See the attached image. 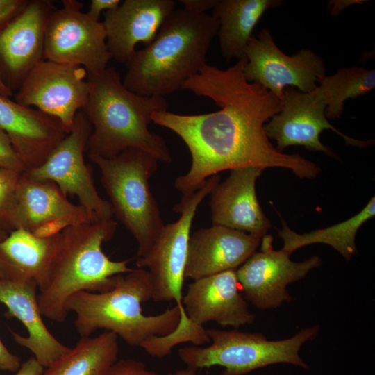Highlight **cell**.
I'll use <instances>...</instances> for the list:
<instances>
[{"label":"cell","mask_w":375,"mask_h":375,"mask_svg":"<svg viewBox=\"0 0 375 375\" xmlns=\"http://www.w3.org/2000/svg\"><path fill=\"white\" fill-rule=\"evenodd\" d=\"M281 0H217L212 15L217 19L222 54L228 60L244 58L252 32L264 13L281 5Z\"/></svg>","instance_id":"cb8c5ba5"},{"label":"cell","mask_w":375,"mask_h":375,"mask_svg":"<svg viewBox=\"0 0 375 375\" xmlns=\"http://www.w3.org/2000/svg\"><path fill=\"white\" fill-rule=\"evenodd\" d=\"M88 101L81 110L92 126L88 153L109 158L128 149H138L158 161L172 162L165 140L149 129L152 115L167 110L164 97L142 96L131 91L113 67L88 74Z\"/></svg>","instance_id":"7a4b0ae2"},{"label":"cell","mask_w":375,"mask_h":375,"mask_svg":"<svg viewBox=\"0 0 375 375\" xmlns=\"http://www.w3.org/2000/svg\"><path fill=\"white\" fill-rule=\"evenodd\" d=\"M24 0H0V26L18 13L26 4Z\"/></svg>","instance_id":"1f68e13d"},{"label":"cell","mask_w":375,"mask_h":375,"mask_svg":"<svg viewBox=\"0 0 375 375\" xmlns=\"http://www.w3.org/2000/svg\"><path fill=\"white\" fill-rule=\"evenodd\" d=\"M89 94L88 72L81 66L48 60L35 65L15 94V101L58 119L69 133L77 112L85 107Z\"/></svg>","instance_id":"7c38bea8"},{"label":"cell","mask_w":375,"mask_h":375,"mask_svg":"<svg viewBox=\"0 0 375 375\" xmlns=\"http://www.w3.org/2000/svg\"><path fill=\"white\" fill-rule=\"evenodd\" d=\"M94 222L82 206L71 203L54 183L35 181L23 173L12 203L0 220L10 231L23 228L33 233L56 222L69 226Z\"/></svg>","instance_id":"9a60e30c"},{"label":"cell","mask_w":375,"mask_h":375,"mask_svg":"<svg viewBox=\"0 0 375 375\" xmlns=\"http://www.w3.org/2000/svg\"><path fill=\"white\" fill-rule=\"evenodd\" d=\"M104 375H161L149 370L145 365L138 360L122 359L117 360Z\"/></svg>","instance_id":"f546056e"},{"label":"cell","mask_w":375,"mask_h":375,"mask_svg":"<svg viewBox=\"0 0 375 375\" xmlns=\"http://www.w3.org/2000/svg\"><path fill=\"white\" fill-rule=\"evenodd\" d=\"M374 215L375 198L372 197L358 213L325 228L299 234L292 231L282 220V228L278 231V235L283 241L282 249L290 255L304 246L322 243L331 246L347 260H349L357 253L356 235L358 229Z\"/></svg>","instance_id":"484cf974"},{"label":"cell","mask_w":375,"mask_h":375,"mask_svg":"<svg viewBox=\"0 0 375 375\" xmlns=\"http://www.w3.org/2000/svg\"><path fill=\"white\" fill-rule=\"evenodd\" d=\"M38 288L31 280L0 279V303L7 308V315L18 319L27 330V336L10 331L14 340L28 349L47 368L71 347L60 342L44 324L36 293Z\"/></svg>","instance_id":"44dd1931"},{"label":"cell","mask_w":375,"mask_h":375,"mask_svg":"<svg viewBox=\"0 0 375 375\" xmlns=\"http://www.w3.org/2000/svg\"><path fill=\"white\" fill-rule=\"evenodd\" d=\"M262 168L230 170L229 176L210 192L212 225L222 226L262 238L271 224L258 202L256 183Z\"/></svg>","instance_id":"ac0fdd59"},{"label":"cell","mask_w":375,"mask_h":375,"mask_svg":"<svg viewBox=\"0 0 375 375\" xmlns=\"http://www.w3.org/2000/svg\"><path fill=\"white\" fill-rule=\"evenodd\" d=\"M261 238L231 228L212 225L190 235L185 278L193 281L237 270L254 252Z\"/></svg>","instance_id":"d6986e66"},{"label":"cell","mask_w":375,"mask_h":375,"mask_svg":"<svg viewBox=\"0 0 375 375\" xmlns=\"http://www.w3.org/2000/svg\"><path fill=\"white\" fill-rule=\"evenodd\" d=\"M153 283L148 270L138 268L117 276L112 288L102 292L81 291L68 299V313L74 312L78 333L90 336L99 329L115 333L132 347L156 336H166L178 326L177 305L156 315H145L141 304L153 297Z\"/></svg>","instance_id":"277c9868"},{"label":"cell","mask_w":375,"mask_h":375,"mask_svg":"<svg viewBox=\"0 0 375 375\" xmlns=\"http://www.w3.org/2000/svg\"><path fill=\"white\" fill-rule=\"evenodd\" d=\"M44 369L39 362L32 356L21 364L15 375H42Z\"/></svg>","instance_id":"e575fe53"},{"label":"cell","mask_w":375,"mask_h":375,"mask_svg":"<svg viewBox=\"0 0 375 375\" xmlns=\"http://www.w3.org/2000/svg\"><path fill=\"white\" fill-rule=\"evenodd\" d=\"M0 128L8 136L25 171L42 165L68 134L58 119L1 94Z\"/></svg>","instance_id":"e0dca14e"},{"label":"cell","mask_w":375,"mask_h":375,"mask_svg":"<svg viewBox=\"0 0 375 375\" xmlns=\"http://www.w3.org/2000/svg\"><path fill=\"white\" fill-rule=\"evenodd\" d=\"M245 58L227 69L206 65L188 79L181 90L209 98L215 112L183 115L156 112L152 122L177 134L191 156L189 171L178 176L175 188L188 196L206 180L225 170L257 167H281L301 178L312 179L320 171L299 154L278 151L267 137L264 125L282 108L283 101L243 74Z\"/></svg>","instance_id":"6da1fadb"},{"label":"cell","mask_w":375,"mask_h":375,"mask_svg":"<svg viewBox=\"0 0 375 375\" xmlns=\"http://www.w3.org/2000/svg\"><path fill=\"white\" fill-rule=\"evenodd\" d=\"M236 270H228L193 281L183 296L188 319L203 326L215 322L222 326L239 328L256 318L240 292Z\"/></svg>","instance_id":"2e32d148"},{"label":"cell","mask_w":375,"mask_h":375,"mask_svg":"<svg viewBox=\"0 0 375 375\" xmlns=\"http://www.w3.org/2000/svg\"><path fill=\"white\" fill-rule=\"evenodd\" d=\"M62 243V232L40 238L23 228L11 231L0 241V261L5 278L31 280L40 292L44 290Z\"/></svg>","instance_id":"603a6c76"},{"label":"cell","mask_w":375,"mask_h":375,"mask_svg":"<svg viewBox=\"0 0 375 375\" xmlns=\"http://www.w3.org/2000/svg\"><path fill=\"white\" fill-rule=\"evenodd\" d=\"M88 157L99 169L113 216L135 239L138 258L144 257L165 226L149 184L158 160L138 149H128L109 158L90 153Z\"/></svg>","instance_id":"8992f818"},{"label":"cell","mask_w":375,"mask_h":375,"mask_svg":"<svg viewBox=\"0 0 375 375\" xmlns=\"http://www.w3.org/2000/svg\"><path fill=\"white\" fill-rule=\"evenodd\" d=\"M218 174L208 178L196 192L182 196L173 210L180 213L175 222L164 226L149 251L138 258V268H147L153 283L152 299L156 302L175 301L181 312L177 328L171 334L176 343L199 342L204 335L203 326L188 319L183 306V287L190 231L195 213L201 201L219 183Z\"/></svg>","instance_id":"52a82bcc"},{"label":"cell","mask_w":375,"mask_h":375,"mask_svg":"<svg viewBox=\"0 0 375 375\" xmlns=\"http://www.w3.org/2000/svg\"><path fill=\"white\" fill-rule=\"evenodd\" d=\"M0 167L23 173L25 171L7 134L0 128Z\"/></svg>","instance_id":"f1b7e54d"},{"label":"cell","mask_w":375,"mask_h":375,"mask_svg":"<svg viewBox=\"0 0 375 375\" xmlns=\"http://www.w3.org/2000/svg\"><path fill=\"white\" fill-rule=\"evenodd\" d=\"M92 131L85 115L78 111L71 131L45 161L23 174L35 181L54 183L65 195L76 197L95 222L106 221L113 217L111 205L98 193L92 170L84 159Z\"/></svg>","instance_id":"9c48e42d"},{"label":"cell","mask_w":375,"mask_h":375,"mask_svg":"<svg viewBox=\"0 0 375 375\" xmlns=\"http://www.w3.org/2000/svg\"><path fill=\"white\" fill-rule=\"evenodd\" d=\"M1 375V374H0Z\"/></svg>","instance_id":"ab89813d"},{"label":"cell","mask_w":375,"mask_h":375,"mask_svg":"<svg viewBox=\"0 0 375 375\" xmlns=\"http://www.w3.org/2000/svg\"><path fill=\"white\" fill-rule=\"evenodd\" d=\"M22 173L0 167V220L11 206Z\"/></svg>","instance_id":"83f0119b"},{"label":"cell","mask_w":375,"mask_h":375,"mask_svg":"<svg viewBox=\"0 0 375 375\" xmlns=\"http://www.w3.org/2000/svg\"><path fill=\"white\" fill-rule=\"evenodd\" d=\"M319 326L304 328L292 337L269 340L259 333L207 329L210 345L180 348L178 356L187 368L198 369L221 366L220 375H244L253 370L277 363H288L303 369L308 365L301 358L302 345L318 334Z\"/></svg>","instance_id":"ba28073f"},{"label":"cell","mask_w":375,"mask_h":375,"mask_svg":"<svg viewBox=\"0 0 375 375\" xmlns=\"http://www.w3.org/2000/svg\"><path fill=\"white\" fill-rule=\"evenodd\" d=\"M119 352L118 336L111 331L82 337L42 375H104L117 360Z\"/></svg>","instance_id":"d4e9b609"},{"label":"cell","mask_w":375,"mask_h":375,"mask_svg":"<svg viewBox=\"0 0 375 375\" xmlns=\"http://www.w3.org/2000/svg\"><path fill=\"white\" fill-rule=\"evenodd\" d=\"M366 1L362 0H336L331 1L328 3V8L330 9L331 14L332 15H338L346 8L356 3H363Z\"/></svg>","instance_id":"d590c367"},{"label":"cell","mask_w":375,"mask_h":375,"mask_svg":"<svg viewBox=\"0 0 375 375\" xmlns=\"http://www.w3.org/2000/svg\"><path fill=\"white\" fill-rule=\"evenodd\" d=\"M218 28L212 15L174 9L155 38L125 63L123 84L149 97H165L181 90L207 65V53Z\"/></svg>","instance_id":"3957f363"},{"label":"cell","mask_w":375,"mask_h":375,"mask_svg":"<svg viewBox=\"0 0 375 375\" xmlns=\"http://www.w3.org/2000/svg\"><path fill=\"white\" fill-rule=\"evenodd\" d=\"M272 241V235H264L260 251L254 252L236 270L246 299L260 310L275 308L290 301L288 285L304 278L322 264L317 256L294 262L282 249L274 250Z\"/></svg>","instance_id":"5bb4252c"},{"label":"cell","mask_w":375,"mask_h":375,"mask_svg":"<svg viewBox=\"0 0 375 375\" xmlns=\"http://www.w3.org/2000/svg\"><path fill=\"white\" fill-rule=\"evenodd\" d=\"M117 226L111 219L69 226L62 231V247L49 283L38 295L44 317L64 322L71 296L81 291H108L114 287L117 275L133 270L128 266L129 259L112 260L102 249V244L114 236Z\"/></svg>","instance_id":"5b68a950"},{"label":"cell","mask_w":375,"mask_h":375,"mask_svg":"<svg viewBox=\"0 0 375 375\" xmlns=\"http://www.w3.org/2000/svg\"><path fill=\"white\" fill-rule=\"evenodd\" d=\"M3 226L0 223V241L3 240L8 235L5 232ZM5 278L3 268L0 261V279Z\"/></svg>","instance_id":"f35d334b"},{"label":"cell","mask_w":375,"mask_h":375,"mask_svg":"<svg viewBox=\"0 0 375 375\" xmlns=\"http://www.w3.org/2000/svg\"><path fill=\"white\" fill-rule=\"evenodd\" d=\"M76 0H63L47 22L44 60L81 66L88 74L103 71L112 58L103 22L93 20Z\"/></svg>","instance_id":"30bf717a"},{"label":"cell","mask_w":375,"mask_h":375,"mask_svg":"<svg viewBox=\"0 0 375 375\" xmlns=\"http://www.w3.org/2000/svg\"><path fill=\"white\" fill-rule=\"evenodd\" d=\"M121 4L120 0H92L87 14L94 21L99 22L101 12L114 10Z\"/></svg>","instance_id":"4dcf8cb0"},{"label":"cell","mask_w":375,"mask_h":375,"mask_svg":"<svg viewBox=\"0 0 375 375\" xmlns=\"http://www.w3.org/2000/svg\"><path fill=\"white\" fill-rule=\"evenodd\" d=\"M167 375H199V374H197L195 370H193L189 368H185V369H182L175 371L174 372H170Z\"/></svg>","instance_id":"74e56055"},{"label":"cell","mask_w":375,"mask_h":375,"mask_svg":"<svg viewBox=\"0 0 375 375\" xmlns=\"http://www.w3.org/2000/svg\"><path fill=\"white\" fill-rule=\"evenodd\" d=\"M374 88L375 70L358 66L340 68L334 74L322 76L317 81L328 119L342 116L347 99L366 94Z\"/></svg>","instance_id":"4316f807"},{"label":"cell","mask_w":375,"mask_h":375,"mask_svg":"<svg viewBox=\"0 0 375 375\" xmlns=\"http://www.w3.org/2000/svg\"><path fill=\"white\" fill-rule=\"evenodd\" d=\"M20 366V358L9 351L0 340V369L17 372Z\"/></svg>","instance_id":"d6a6232c"},{"label":"cell","mask_w":375,"mask_h":375,"mask_svg":"<svg viewBox=\"0 0 375 375\" xmlns=\"http://www.w3.org/2000/svg\"><path fill=\"white\" fill-rule=\"evenodd\" d=\"M183 8L195 13H206L208 10H212L217 0H180Z\"/></svg>","instance_id":"836d02e7"},{"label":"cell","mask_w":375,"mask_h":375,"mask_svg":"<svg viewBox=\"0 0 375 375\" xmlns=\"http://www.w3.org/2000/svg\"><path fill=\"white\" fill-rule=\"evenodd\" d=\"M56 8L51 1H28L0 31V58L7 71L20 81L44 60V44L49 19Z\"/></svg>","instance_id":"7402d4cb"},{"label":"cell","mask_w":375,"mask_h":375,"mask_svg":"<svg viewBox=\"0 0 375 375\" xmlns=\"http://www.w3.org/2000/svg\"><path fill=\"white\" fill-rule=\"evenodd\" d=\"M175 9L173 0H126L105 12L103 22L112 58L126 63L138 43L149 44Z\"/></svg>","instance_id":"ffe728a7"},{"label":"cell","mask_w":375,"mask_h":375,"mask_svg":"<svg viewBox=\"0 0 375 375\" xmlns=\"http://www.w3.org/2000/svg\"><path fill=\"white\" fill-rule=\"evenodd\" d=\"M12 92L10 88L3 82L0 77V94L9 97Z\"/></svg>","instance_id":"8d00e7d4"},{"label":"cell","mask_w":375,"mask_h":375,"mask_svg":"<svg viewBox=\"0 0 375 375\" xmlns=\"http://www.w3.org/2000/svg\"><path fill=\"white\" fill-rule=\"evenodd\" d=\"M325 111L326 103L317 87L309 92L288 88L284 90L281 110L265 123V133L276 141V149L280 152L290 146H303L333 158L338 156L319 139L325 129L340 135L349 145L365 148L374 144L372 140H356L338 131L328 122Z\"/></svg>","instance_id":"4fadbf2b"},{"label":"cell","mask_w":375,"mask_h":375,"mask_svg":"<svg viewBox=\"0 0 375 375\" xmlns=\"http://www.w3.org/2000/svg\"><path fill=\"white\" fill-rule=\"evenodd\" d=\"M244 58L243 74L246 80L260 85L281 101L286 88H297L309 92L317 88L318 78L326 75L322 57L308 49L291 56L286 55L276 44L268 28L251 38Z\"/></svg>","instance_id":"8fae6325"}]
</instances>
